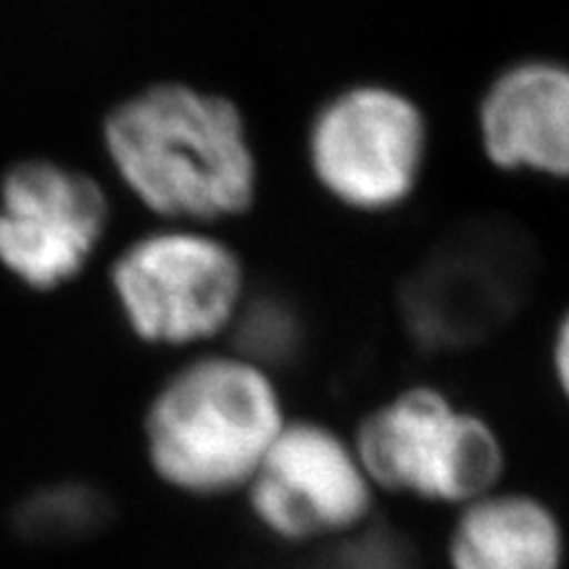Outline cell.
Segmentation results:
<instances>
[{"label":"cell","instance_id":"obj_1","mask_svg":"<svg viewBox=\"0 0 569 569\" xmlns=\"http://www.w3.org/2000/svg\"><path fill=\"white\" fill-rule=\"evenodd\" d=\"M103 148L124 188L177 222L251 209L256 156L238 106L182 82L142 88L106 113Z\"/></svg>","mask_w":569,"mask_h":569},{"label":"cell","instance_id":"obj_5","mask_svg":"<svg viewBox=\"0 0 569 569\" xmlns=\"http://www.w3.org/2000/svg\"><path fill=\"white\" fill-rule=\"evenodd\" d=\"M427 124L411 98L386 84H356L317 111L309 159L319 184L359 211L396 209L415 193Z\"/></svg>","mask_w":569,"mask_h":569},{"label":"cell","instance_id":"obj_8","mask_svg":"<svg viewBox=\"0 0 569 569\" xmlns=\"http://www.w3.org/2000/svg\"><path fill=\"white\" fill-rule=\"evenodd\" d=\"M480 138L496 167L569 180V67L522 61L490 84Z\"/></svg>","mask_w":569,"mask_h":569},{"label":"cell","instance_id":"obj_3","mask_svg":"<svg viewBox=\"0 0 569 569\" xmlns=\"http://www.w3.org/2000/svg\"><path fill=\"white\" fill-rule=\"evenodd\" d=\"M356 453L375 488L465 507L498 488L507 453L498 432L438 388H407L361 419Z\"/></svg>","mask_w":569,"mask_h":569},{"label":"cell","instance_id":"obj_4","mask_svg":"<svg viewBox=\"0 0 569 569\" xmlns=\"http://www.w3.org/2000/svg\"><path fill=\"white\" fill-rule=\"evenodd\" d=\"M111 290L134 336L182 348L230 330L246 301V274L222 240L163 230L124 248L111 267Z\"/></svg>","mask_w":569,"mask_h":569},{"label":"cell","instance_id":"obj_12","mask_svg":"<svg viewBox=\"0 0 569 569\" xmlns=\"http://www.w3.org/2000/svg\"><path fill=\"white\" fill-rule=\"evenodd\" d=\"M234 325L240 327V351L248 359L259 361L261 367L274 365V361L288 359L298 343L296 319L280 306L267 303L259 309L246 311L240 309Z\"/></svg>","mask_w":569,"mask_h":569},{"label":"cell","instance_id":"obj_14","mask_svg":"<svg viewBox=\"0 0 569 569\" xmlns=\"http://www.w3.org/2000/svg\"><path fill=\"white\" fill-rule=\"evenodd\" d=\"M551 369L557 388L569 403V311L561 317V322L553 332V346H551Z\"/></svg>","mask_w":569,"mask_h":569},{"label":"cell","instance_id":"obj_10","mask_svg":"<svg viewBox=\"0 0 569 569\" xmlns=\"http://www.w3.org/2000/svg\"><path fill=\"white\" fill-rule=\"evenodd\" d=\"M496 246L482 251L480 243L448 248L438 256L411 288V317L419 336L436 343H461L478 338L490 322L509 309L507 259L498 264Z\"/></svg>","mask_w":569,"mask_h":569},{"label":"cell","instance_id":"obj_7","mask_svg":"<svg viewBox=\"0 0 569 569\" xmlns=\"http://www.w3.org/2000/svg\"><path fill=\"white\" fill-rule=\"evenodd\" d=\"M109 224V198L82 169L32 159L0 180V269L32 290L82 274Z\"/></svg>","mask_w":569,"mask_h":569},{"label":"cell","instance_id":"obj_9","mask_svg":"<svg viewBox=\"0 0 569 569\" xmlns=\"http://www.w3.org/2000/svg\"><path fill=\"white\" fill-rule=\"evenodd\" d=\"M446 553L451 569H565L567 536L549 503L496 488L459 507Z\"/></svg>","mask_w":569,"mask_h":569},{"label":"cell","instance_id":"obj_6","mask_svg":"<svg viewBox=\"0 0 569 569\" xmlns=\"http://www.w3.org/2000/svg\"><path fill=\"white\" fill-rule=\"evenodd\" d=\"M375 490L351 440L322 422L301 419L282 427L246 496L269 536L282 543H315L365 528Z\"/></svg>","mask_w":569,"mask_h":569},{"label":"cell","instance_id":"obj_11","mask_svg":"<svg viewBox=\"0 0 569 569\" xmlns=\"http://www.w3.org/2000/svg\"><path fill=\"white\" fill-rule=\"evenodd\" d=\"M106 517V503L84 486L42 488L21 507V530L38 540H74L96 530Z\"/></svg>","mask_w":569,"mask_h":569},{"label":"cell","instance_id":"obj_13","mask_svg":"<svg viewBox=\"0 0 569 569\" xmlns=\"http://www.w3.org/2000/svg\"><path fill=\"white\" fill-rule=\"evenodd\" d=\"M315 569H415L393 540L386 536H365L348 540L336 553L325 557Z\"/></svg>","mask_w":569,"mask_h":569},{"label":"cell","instance_id":"obj_2","mask_svg":"<svg viewBox=\"0 0 569 569\" xmlns=\"http://www.w3.org/2000/svg\"><path fill=\"white\" fill-rule=\"evenodd\" d=\"M284 417L267 367L243 353H211L177 369L148 403L146 451L153 472L184 496L246 490Z\"/></svg>","mask_w":569,"mask_h":569}]
</instances>
